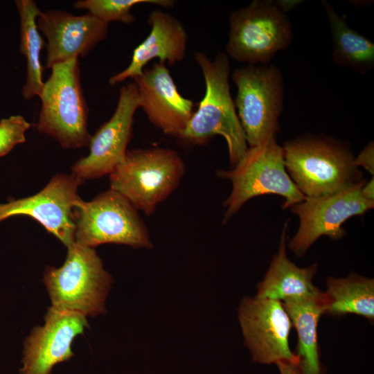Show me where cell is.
Returning a JSON list of instances; mask_svg holds the SVG:
<instances>
[{
    "label": "cell",
    "mask_w": 374,
    "mask_h": 374,
    "mask_svg": "<svg viewBox=\"0 0 374 374\" xmlns=\"http://www.w3.org/2000/svg\"><path fill=\"white\" fill-rule=\"evenodd\" d=\"M194 59L204 79L205 93L178 138L186 144L202 145L215 135L222 136L233 168L245 155L248 145L230 92V59L220 52L211 60L200 51L194 53Z\"/></svg>",
    "instance_id": "obj_1"
},
{
    "label": "cell",
    "mask_w": 374,
    "mask_h": 374,
    "mask_svg": "<svg viewBox=\"0 0 374 374\" xmlns=\"http://www.w3.org/2000/svg\"><path fill=\"white\" fill-rule=\"evenodd\" d=\"M282 148L285 169L306 197L332 194L364 181L348 143L308 134Z\"/></svg>",
    "instance_id": "obj_2"
},
{
    "label": "cell",
    "mask_w": 374,
    "mask_h": 374,
    "mask_svg": "<svg viewBox=\"0 0 374 374\" xmlns=\"http://www.w3.org/2000/svg\"><path fill=\"white\" fill-rule=\"evenodd\" d=\"M112 281L95 249L75 242L64 264L47 267L44 275L51 307L86 317L104 314Z\"/></svg>",
    "instance_id": "obj_3"
},
{
    "label": "cell",
    "mask_w": 374,
    "mask_h": 374,
    "mask_svg": "<svg viewBox=\"0 0 374 374\" xmlns=\"http://www.w3.org/2000/svg\"><path fill=\"white\" fill-rule=\"evenodd\" d=\"M185 169L182 158L174 150L151 148L129 150L109 175L110 188L150 216L178 187Z\"/></svg>",
    "instance_id": "obj_4"
},
{
    "label": "cell",
    "mask_w": 374,
    "mask_h": 374,
    "mask_svg": "<svg viewBox=\"0 0 374 374\" xmlns=\"http://www.w3.org/2000/svg\"><path fill=\"white\" fill-rule=\"evenodd\" d=\"M39 95L37 129L63 148L89 147L88 107L80 83L78 58L53 65Z\"/></svg>",
    "instance_id": "obj_5"
},
{
    "label": "cell",
    "mask_w": 374,
    "mask_h": 374,
    "mask_svg": "<svg viewBox=\"0 0 374 374\" xmlns=\"http://www.w3.org/2000/svg\"><path fill=\"white\" fill-rule=\"evenodd\" d=\"M217 175L231 182L232 189L224 206L226 222L250 199L275 194L285 198L283 208L300 203L306 197L289 176L284 163L283 150L276 137L260 145L249 147L241 161L230 170H218Z\"/></svg>",
    "instance_id": "obj_6"
},
{
    "label": "cell",
    "mask_w": 374,
    "mask_h": 374,
    "mask_svg": "<svg viewBox=\"0 0 374 374\" xmlns=\"http://www.w3.org/2000/svg\"><path fill=\"white\" fill-rule=\"evenodd\" d=\"M231 80L237 88L236 112L249 147L276 137L283 109L284 80L274 64H246L235 69Z\"/></svg>",
    "instance_id": "obj_7"
},
{
    "label": "cell",
    "mask_w": 374,
    "mask_h": 374,
    "mask_svg": "<svg viewBox=\"0 0 374 374\" xmlns=\"http://www.w3.org/2000/svg\"><path fill=\"white\" fill-rule=\"evenodd\" d=\"M226 55L247 64H268L278 51L293 40V27L288 14L271 0H254L232 12Z\"/></svg>",
    "instance_id": "obj_8"
},
{
    "label": "cell",
    "mask_w": 374,
    "mask_h": 374,
    "mask_svg": "<svg viewBox=\"0 0 374 374\" xmlns=\"http://www.w3.org/2000/svg\"><path fill=\"white\" fill-rule=\"evenodd\" d=\"M75 224V242L86 247L95 249L107 243L135 249L153 247L138 210L111 188L91 201L80 199L76 204Z\"/></svg>",
    "instance_id": "obj_9"
},
{
    "label": "cell",
    "mask_w": 374,
    "mask_h": 374,
    "mask_svg": "<svg viewBox=\"0 0 374 374\" xmlns=\"http://www.w3.org/2000/svg\"><path fill=\"white\" fill-rule=\"evenodd\" d=\"M366 181L332 194L306 197L290 207L298 215L299 226L288 247L298 256L305 253L323 235L338 240L344 235V223L356 215H362L374 207V202L366 199L361 188Z\"/></svg>",
    "instance_id": "obj_10"
},
{
    "label": "cell",
    "mask_w": 374,
    "mask_h": 374,
    "mask_svg": "<svg viewBox=\"0 0 374 374\" xmlns=\"http://www.w3.org/2000/svg\"><path fill=\"white\" fill-rule=\"evenodd\" d=\"M238 319L253 362L299 364V359L289 345L292 321L281 301L245 297L238 308Z\"/></svg>",
    "instance_id": "obj_11"
},
{
    "label": "cell",
    "mask_w": 374,
    "mask_h": 374,
    "mask_svg": "<svg viewBox=\"0 0 374 374\" xmlns=\"http://www.w3.org/2000/svg\"><path fill=\"white\" fill-rule=\"evenodd\" d=\"M82 182L73 174L56 175L34 195L0 203V222L12 216L30 217L68 247L75 242V211Z\"/></svg>",
    "instance_id": "obj_12"
},
{
    "label": "cell",
    "mask_w": 374,
    "mask_h": 374,
    "mask_svg": "<svg viewBox=\"0 0 374 374\" xmlns=\"http://www.w3.org/2000/svg\"><path fill=\"white\" fill-rule=\"evenodd\" d=\"M139 108L136 85L128 82L120 89L113 115L91 136L88 155L73 164L72 174L82 181L110 175L126 155L134 114Z\"/></svg>",
    "instance_id": "obj_13"
},
{
    "label": "cell",
    "mask_w": 374,
    "mask_h": 374,
    "mask_svg": "<svg viewBox=\"0 0 374 374\" xmlns=\"http://www.w3.org/2000/svg\"><path fill=\"white\" fill-rule=\"evenodd\" d=\"M88 327L86 317L51 307L44 324L35 327L24 341L21 374H51L53 367L73 355V339Z\"/></svg>",
    "instance_id": "obj_14"
},
{
    "label": "cell",
    "mask_w": 374,
    "mask_h": 374,
    "mask_svg": "<svg viewBox=\"0 0 374 374\" xmlns=\"http://www.w3.org/2000/svg\"><path fill=\"white\" fill-rule=\"evenodd\" d=\"M39 31L47 39L46 65L85 56L107 35L109 24L92 14L74 15L66 11L48 10L37 18Z\"/></svg>",
    "instance_id": "obj_15"
},
{
    "label": "cell",
    "mask_w": 374,
    "mask_h": 374,
    "mask_svg": "<svg viewBox=\"0 0 374 374\" xmlns=\"http://www.w3.org/2000/svg\"><path fill=\"white\" fill-rule=\"evenodd\" d=\"M148 121L163 133L178 137L190 119L194 103L181 95L166 64L154 62L133 79Z\"/></svg>",
    "instance_id": "obj_16"
},
{
    "label": "cell",
    "mask_w": 374,
    "mask_h": 374,
    "mask_svg": "<svg viewBox=\"0 0 374 374\" xmlns=\"http://www.w3.org/2000/svg\"><path fill=\"white\" fill-rule=\"evenodd\" d=\"M148 23L151 28L149 35L134 49L129 65L109 78L110 85L138 77L145 66L154 58L170 66L184 60L188 35L182 23L160 8L154 9L149 14Z\"/></svg>",
    "instance_id": "obj_17"
},
{
    "label": "cell",
    "mask_w": 374,
    "mask_h": 374,
    "mask_svg": "<svg viewBox=\"0 0 374 374\" xmlns=\"http://www.w3.org/2000/svg\"><path fill=\"white\" fill-rule=\"evenodd\" d=\"M287 227L286 222L278 251L273 257L263 280L258 285L256 297L283 301L292 298L316 296L322 292L312 283L317 265L301 268L287 258L285 241Z\"/></svg>",
    "instance_id": "obj_18"
},
{
    "label": "cell",
    "mask_w": 374,
    "mask_h": 374,
    "mask_svg": "<svg viewBox=\"0 0 374 374\" xmlns=\"http://www.w3.org/2000/svg\"><path fill=\"white\" fill-rule=\"evenodd\" d=\"M282 304L298 335L299 367L303 374H323L319 358L317 328L324 314L323 292L319 296L285 299Z\"/></svg>",
    "instance_id": "obj_19"
},
{
    "label": "cell",
    "mask_w": 374,
    "mask_h": 374,
    "mask_svg": "<svg viewBox=\"0 0 374 374\" xmlns=\"http://www.w3.org/2000/svg\"><path fill=\"white\" fill-rule=\"evenodd\" d=\"M321 3L329 22L332 61L363 75L371 71L374 68V44L350 27L327 1Z\"/></svg>",
    "instance_id": "obj_20"
},
{
    "label": "cell",
    "mask_w": 374,
    "mask_h": 374,
    "mask_svg": "<svg viewBox=\"0 0 374 374\" xmlns=\"http://www.w3.org/2000/svg\"><path fill=\"white\" fill-rule=\"evenodd\" d=\"M323 292L324 314L344 316L355 314L374 320V280L351 273L345 278L329 276Z\"/></svg>",
    "instance_id": "obj_21"
},
{
    "label": "cell",
    "mask_w": 374,
    "mask_h": 374,
    "mask_svg": "<svg viewBox=\"0 0 374 374\" xmlns=\"http://www.w3.org/2000/svg\"><path fill=\"white\" fill-rule=\"evenodd\" d=\"M15 3L20 19L19 51L27 64L22 95L26 100H30L35 96H39L44 84L40 53L45 42L37 26V18L41 11L32 0H16Z\"/></svg>",
    "instance_id": "obj_22"
},
{
    "label": "cell",
    "mask_w": 374,
    "mask_h": 374,
    "mask_svg": "<svg viewBox=\"0 0 374 374\" xmlns=\"http://www.w3.org/2000/svg\"><path fill=\"white\" fill-rule=\"evenodd\" d=\"M148 3L161 8H172L175 4L173 0H79L73 3L76 9L87 10L102 21H118L132 24L136 21L131 9L136 5Z\"/></svg>",
    "instance_id": "obj_23"
},
{
    "label": "cell",
    "mask_w": 374,
    "mask_h": 374,
    "mask_svg": "<svg viewBox=\"0 0 374 374\" xmlns=\"http://www.w3.org/2000/svg\"><path fill=\"white\" fill-rule=\"evenodd\" d=\"M31 124L21 115L0 121V157L9 153L18 144L26 142V132Z\"/></svg>",
    "instance_id": "obj_24"
},
{
    "label": "cell",
    "mask_w": 374,
    "mask_h": 374,
    "mask_svg": "<svg viewBox=\"0 0 374 374\" xmlns=\"http://www.w3.org/2000/svg\"><path fill=\"white\" fill-rule=\"evenodd\" d=\"M355 165L358 168L361 166L368 171L372 175L374 173V143L370 141L355 157Z\"/></svg>",
    "instance_id": "obj_25"
},
{
    "label": "cell",
    "mask_w": 374,
    "mask_h": 374,
    "mask_svg": "<svg viewBox=\"0 0 374 374\" xmlns=\"http://www.w3.org/2000/svg\"><path fill=\"white\" fill-rule=\"evenodd\" d=\"M276 365L280 374H303L298 364L280 362Z\"/></svg>",
    "instance_id": "obj_26"
},
{
    "label": "cell",
    "mask_w": 374,
    "mask_h": 374,
    "mask_svg": "<svg viewBox=\"0 0 374 374\" xmlns=\"http://www.w3.org/2000/svg\"><path fill=\"white\" fill-rule=\"evenodd\" d=\"M274 1L276 6L287 14L303 2L302 0H276Z\"/></svg>",
    "instance_id": "obj_27"
},
{
    "label": "cell",
    "mask_w": 374,
    "mask_h": 374,
    "mask_svg": "<svg viewBox=\"0 0 374 374\" xmlns=\"http://www.w3.org/2000/svg\"><path fill=\"white\" fill-rule=\"evenodd\" d=\"M373 177L368 182H365L361 188L362 196L367 200L374 202V185Z\"/></svg>",
    "instance_id": "obj_28"
}]
</instances>
